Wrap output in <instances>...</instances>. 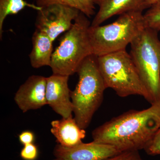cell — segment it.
<instances>
[{"label": "cell", "instance_id": "obj_1", "mask_svg": "<svg viewBox=\"0 0 160 160\" xmlns=\"http://www.w3.org/2000/svg\"><path fill=\"white\" fill-rule=\"evenodd\" d=\"M160 127V100L143 110H130L92 132L93 141L121 152L144 149Z\"/></svg>", "mask_w": 160, "mask_h": 160}, {"label": "cell", "instance_id": "obj_2", "mask_svg": "<svg viewBox=\"0 0 160 160\" xmlns=\"http://www.w3.org/2000/svg\"><path fill=\"white\" fill-rule=\"evenodd\" d=\"M77 73L78 82L71 91L74 118L81 128L86 129L94 113L102 102L106 88L98 64V57L94 55L86 58Z\"/></svg>", "mask_w": 160, "mask_h": 160}, {"label": "cell", "instance_id": "obj_3", "mask_svg": "<svg viewBox=\"0 0 160 160\" xmlns=\"http://www.w3.org/2000/svg\"><path fill=\"white\" fill-rule=\"evenodd\" d=\"M146 27L141 11L126 12L105 26H90L88 34L93 55L98 57L126 50Z\"/></svg>", "mask_w": 160, "mask_h": 160}, {"label": "cell", "instance_id": "obj_4", "mask_svg": "<svg viewBox=\"0 0 160 160\" xmlns=\"http://www.w3.org/2000/svg\"><path fill=\"white\" fill-rule=\"evenodd\" d=\"M91 24L88 17L80 12L52 53L50 66L52 74L69 77L77 73L86 58L93 55L88 34Z\"/></svg>", "mask_w": 160, "mask_h": 160}, {"label": "cell", "instance_id": "obj_5", "mask_svg": "<svg viewBox=\"0 0 160 160\" xmlns=\"http://www.w3.org/2000/svg\"><path fill=\"white\" fill-rule=\"evenodd\" d=\"M98 64L107 89H113L120 97H142L151 104L149 93L126 50L98 57Z\"/></svg>", "mask_w": 160, "mask_h": 160}, {"label": "cell", "instance_id": "obj_6", "mask_svg": "<svg viewBox=\"0 0 160 160\" xmlns=\"http://www.w3.org/2000/svg\"><path fill=\"white\" fill-rule=\"evenodd\" d=\"M130 54L151 100H160V40L158 32L146 27L130 44Z\"/></svg>", "mask_w": 160, "mask_h": 160}, {"label": "cell", "instance_id": "obj_7", "mask_svg": "<svg viewBox=\"0 0 160 160\" xmlns=\"http://www.w3.org/2000/svg\"><path fill=\"white\" fill-rule=\"evenodd\" d=\"M80 12L59 4L44 6L38 11L36 29L47 35L53 42L71 28Z\"/></svg>", "mask_w": 160, "mask_h": 160}, {"label": "cell", "instance_id": "obj_8", "mask_svg": "<svg viewBox=\"0 0 160 160\" xmlns=\"http://www.w3.org/2000/svg\"><path fill=\"white\" fill-rule=\"evenodd\" d=\"M121 152L113 146L93 141L82 142L72 147L58 144L53 153L56 158L61 160H105Z\"/></svg>", "mask_w": 160, "mask_h": 160}, {"label": "cell", "instance_id": "obj_9", "mask_svg": "<svg viewBox=\"0 0 160 160\" xmlns=\"http://www.w3.org/2000/svg\"><path fill=\"white\" fill-rule=\"evenodd\" d=\"M69 77L68 76L52 74L47 78V105L62 118L72 116L73 112L71 91L68 86Z\"/></svg>", "mask_w": 160, "mask_h": 160}, {"label": "cell", "instance_id": "obj_10", "mask_svg": "<svg viewBox=\"0 0 160 160\" xmlns=\"http://www.w3.org/2000/svg\"><path fill=\"white\" fill-rule=\"evenodd\" d=\"M47 78L32 75L16 92L14 101L23 112L40 109L47 105L46 98Z\"/></svg>", "mask_w": 160, "mask_h": 160}, {"label": "cell", "instance_id": "obj_11", "mask_svg": "<svg viewBox=\"0 0 160 160\" xmlns=\"http://www.w3.org/2000/svg\"><path fill=\"white\" fill-rule=\"evenodd\" d=\"M99 7L91 24L92 26H100L112 17L133 11H143L149 8L146 0H94Z\"/></svg>", "mask_w": 160, "mask_h": 160}, {"label": "cell", "instance_id": "obj_12", "mask_svg": "<svg viewBox=\"0 0 160 160\" xmlns=\"http://www.w3.org/2000/svg\"><path fill=\"white\" fill-rule=\"evenodd\" d=\"M51 126V133L58 144L64 147L77 146L86 137V130L80 127L72 116L52 121Z\"/></svg>", "mask_w": 160, "mask_h": 160}, {"label": "cell", "instance_id": "obj_13", "mask_svg": "<svg viewBox=\"0 0 160 160\" xmlns=\"http://www.w3.org/2000/svg\"><path fill=\"white\" fill-rule=\"evenodd\" d=\"M53 41L45 33L36 29L32 35V48L29 58L35 69L51 65L53 53Z\"/></svg>", "mask_w": 160, "mask_h": 160}, {"label": "cell", "instance_id": "obj_14", "mask_svg": "<svg viewBox=\"0 0 160 160\" xmlns=\"http://www.w3.org/2000/svg\"><path fill=\"white\" fill-rule=\"evenodd\" d=\"M26 7L38 11L42 7L27 2L25 0H0V37L2 38L4 21L9 15L18 14Z\"/></svg>", "mask_w": 160, "mask_h": 160}, {"label": "cell", "instance_id": "obj_15", "mask_svg": "<svg viewBox=\"0 0 160 160\" xmlns=\"http://www.w3.org/2000/svg\"><path fill=\"white\" fill-rule=\"evenodd\" d=\"M94 0H36L37 6L40 7L52 4H59L77 9L88 18L95 14Z\"/></svg>", "mask_w": 160, "mask_h": 160}, {"label": "cell", "instance_id": "obj_16", "mask_svg": "<svg viewBox=\"0 0 160 160\" xmlns=\"http://www.w3.org/2000/svg\"><path fill=\"white\" fill-rule=\"evenodd\" d=\"M144 18L146 27L158 32L160 31V1L147 9L144 14Z\"/></svg>", "mask_w": 160, "mask_h": 160}, {"label": "cell", "instance_id": "obj_17", "mask_svg": "<svg viewBox=\"0 0 160 160\" xmlns=\"http://www.w3.org/2000/svg\"><path fill=\"white\" fill-rule=\"evenodd\" d=\"M38 149L34 143L24 146L20 152V157L24 160H36L38 156Z\"/></svg>", "mask_w": 160, "mask_h": 160}, {"label": "cell", "instance_id": "obj_18", "mask_svg": "<svg viewBox=\"0 0 160 160\" xmlns=\"http://www.w3.org/2000/svg\"><path fill=\"white\" fill-rule=\"evenodd\" d=\"M144 150L149 155H160V127Z\"/></svg>", "mask_w": 160, "mask_h": 160}, {"label": "cell", "instance_id": "obj_19", "mask_svg": "<svg viewBox=\"0 0 160 160\" xmlns=\"http://www.w3.org/2000/svg\"><path fill=\"white\" fill-rule=\"evenodd\" d=\"M105 160H144L141 157L139 151L122 152L118 154Z\"/></svg>", "mask_w": 160, "mask_h": 160}, {"label": "cell", "instance_id": "obj_20", "mask_svg": "<svg viewBox=\"0 0 160 160\" xmlns=\"http://www.w3.org/2000/svg\"><path fill=\"white\" fill-rule=\"evenodd\" d=\"M19 141L23 145L33 143L35 141V135L32 131H24L22 132L18 136Z\"/></svg>", "mask_w": 160, "mask_h": 160}, {"label": "cell", "instance_id": "obj_21", "mask_svg": "<svg viewBox=\"0 0 160 160\" xmlns=\"http://www.w3.org/2000/svg\"><path fill=\"white\" fill-rule=\"evenodd\" d=\"M146 2L147 3V5H148L150 7V6L155 3L158 2H159L160 0H146Z\"/></svg>", "mask_w": 160, "mask_h": 160}, {"label": "cell", "instance_id": "obj_22", "mask_svg": "<svg viewBox=\"0 0 160 160\" xmlns=\"http://www.w3.org/2000/svg\"><path fill=\"white\" fill-rule=\"evenodd\" d=\"M53 160H61L59 159L56 158L55 159H54Z\"/></svg>", "mask_w": 160, "mask_h": 160}]
</instances>
